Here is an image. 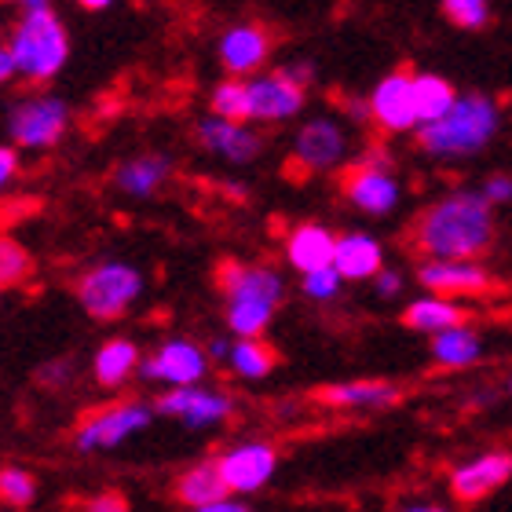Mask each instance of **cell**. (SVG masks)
Listing matches in <instances>:
<instances>
[{
  "label": "cell",
  "instance_id": "cell-19",
  "mask_svg": "<svg viewBox=\"0 0 512 512\" xmlns=\"http://www.w3.org/2000/svg\"><path fill=\"white\" fill-rule=\"evenodd\" d=\"M333 271L344 282H366L384 271V249L374 235L366 231H348L337 235V253H333Z\"/></svg>",
  "mask_w": 512,
  "mask_h": 512
},
{
  "label": "cell",
  "instance_id": "cell-37",
  "mask_svg": "<svg viewBox=\"0 0 512 512\" xmlns=\"http://www.w3.org/2000/svg\"><path fill=\"white\" fill-rule=\"evenodd\" d=\"M374 286H377V297H399V289H403V275L392 271V267H384L381 275L374 278Z\"/></svg>",
  "mask_w": 512,
  "mask_h": 512
},
{
  "label": "cell",
  "instance_id": "cell-5",
  "mask_svg": "<svg viewBox=\"0 0 512 512\" xmlns=\"http://www.w3.org/2000/svg\"><path fill=\"white\" fill-rule=\"evenodd\" d=\"M139 293H143V275L132 264H121V260L88 267L85 275L77 278V300H81L85 315L99 322L121 319L139 300Z\"/></svg>",
  "mask_w": 512,
  "mask_h": 512
},
{
  "label": "cell",
  "instance_id": "cell-39",
  "mask_svg": "<svg viewBox=\"0 0 512 512\" xmlns=\"http://www.w3.org/2000/svg\"><path fill=\"white\" fill-rule=\"evenodd\" d=\"M198 512H253L246 502H238V498H224V502H216V505H205V509Z\"/></svg>",
  "mask_w": 512,
  "mask_h": 512
},
{
  "label": "cell",
  "instance_id": "cell-9",
  "mask_svg": "<svg viewBox=\"0 0 512 512\" xmlns=\"http://www.w3.org/2000/svg\"><path fill=\"white\" fill-rule=\"evenodd\" d=\"M344 158H348V132L341 121L311 118L300 125L297 139H293V172L297 176L337 169Z\"/></svg>",
  "mask_w": 512,
  "mask_h": 512
},
{
  "label": "cell",
  "instance_id": "cell-45",
  "mask_svg": "<svg viewBox=\"0 0 512 512\" xmlns=\"http://www.w3.org/2000/svg\"><path fill=\"white\" fill-rule=\"evenodd\" d=\"M509 392H512V384H509Z\"/></svg>",
  "mask_w": 512,
  "mask_h": 512
},
{
  "label": "cell",
  "instance_id": "cell-40",
  "mask_svg": "<svg viewBox=\"0 0 512 512\" xmlns=\"http://www.w3.org/2000/svg\"><path fill=\"white\" fill-rule=\"evenodd\" d=\"M44 381H55V384H66L70 381V363H52V366H44Z\"/></svg>",
  "mask_w": 512,
  "mask_h": 512
},
{
  "label": "cell",
  "instance_id": "cell-30",
  "mask_svg": "<svg viewBox=\"0 0 512 512\" xmlns=\"http://www.w3.org/2000/svg\"><path fill=\"white\" fill-rule=\"evenodd\" d=\"M33 275V256L11 235H0V289L22 286Z\"/></svg>",
  "mask_w": 512,
  "mask_h": 512
},
{
  "label": "cell",
  "instance_id": "cell-24",
  "mask_svg": "<svg viewBox=\"0 0 512 512\" xmlns=\"http://www.w3.org/2000/svg\"><path fill=\"white\" fill-rule=\"evenodd\" d=\"M172 176V161L165 154H143V158L125 161L118 172H114V183L118 191L128 198H150L165 187V180Z\"/></svg>",
  "mask_w": 512,
  "mask_h": 512
},
{
  "label": "cell",
  "instance_id": "cell-29",
  "mask_svg": "<svg viewBox=\"0 0 512 512\" xmlns=\"http://www.w3.org/2000/svg\"><path fill=\"white\" fill-rule=\"evenodd\" d=\"M209 110L213 118L220 121H235V125H246L249 121V81H238V77H227L213 88L209 96Z\"/></svg>",
  "mask_w": 512,
  "mask_h": 512
},
{
  "label": "cell",
  "instance_id": "cell-25",
  "mask_svg": "<svg viewBox=\"0 0 512 512\" xmlns=\"http://www.w3.org/2000/svg\"><path fill=\"white\" fill-rule=\"evenodd\" d=\"M231 498L220 480V469H216V461H198L191 465L187 472H180V480H176V502L191 505L194 512L205 509V505H216Z\"/></svg>",
  "mask_w": 512,
  "mask_h": 512
},
{
  "label": "cell",
  "instance_id": "cell-33",
  "mask_svg": "<svg viewBox=\"0 0 512 512\" xmlns=\"http://www.w3.org/2000/svg\"><path fill=\"white\" fill-rule=\"evenodd\" d=\"M344 278L333 271V267H326V271H315V275H304V297L311 300H333L337 293H341Z\"/></svg>",
  "mask_w": 512,
  "mask_h": 512
},
{
  "label": "cell",
  "instance_id": "cell-6",
  "mask_svg": "<svg viewBox=\"0 0 512 512\" xmlns=\"http://www.w3.org/2000/svg\"><path fill=\"white\" fill-rule=\"evenodd\" d=\"M70 128V107L59 96H22L8 110V136L15 150H52Z\"/></svg>",
  "mask_w": 512,
  "mask_h": 512
},
{
  "label": "cell",
  "instance_id": "cell-17",
  "mask_svg": "<svg viewBox=\"0 0 512 512\" xmlns=\"http://www.w3.org/2000/svg\"><path fill=\"white\" fill-rule=\"evenodd\" d=\"M271 55V30L260 22H238L220 37V63L231 77L246 81Z\"/></svg>",
  "mask_w": 512,
  "mask_h": 512
},
{
  "label": "cell",
  "instance_id": "cell-14",
  "mask_svg": "<svg viewBox=\"0 0 512 512\" xmlns=\"http://www.w3.org/2000/svg\"><path fill=\"white\" fill-rule=\"evenodd\" d=\"M417 282L432 293V297H472V293H487L494 286L491 271L480 260H425L417 267Z\"/></svg>",
  "mask_w": 512,
  "mask_h": 512
},
{
  "label": "cell",
  "instance_id": "cell-4",
  "mask_svg": "<svg viewBox=\"0 0 512 512\" xmlns=\"http://www.w3.org/2000/svg\"><path fill=\"white\" fill-rule=\"evenodd\" d=\"M8 52L15 59V74L33 81V85L59 77V70L70 59V33H66L63 19L55 15L52 4L33 0L22 8L19 22L8 37Z\"/></svg>",
  "mask_w": 512,
  "mask_h": 512
},
{
  "label": "cell",
  "instance_id": "cell-8",
  "mask_svg": "<svg viewBox=\"0 0 512 512\" xmlns=\"http://www.w3.org/2000/svg\"><path fill=\"white\" fill-rule=\"evenodd\" d=\"M341 191L366 216H388L403 198V187L395 180L392 161H388L384 150H370V154L355 161L352 169L344 172Z\"/></svg>",
  "mask_w": 512,
  "mask_h": 512
},
{
  "label": "cell",
  "instance_id": "cell-13",
  "mask_svg": "<svg viewBox=\"0 0 512 512\" xmlns=\"http://www.w3.org/2000/svg\"><path fill=\"white\" fill-rule=\"evenodd\" d=\"M366 107H370V121L381 132H388V136L421 128L414 107V74H406V70H395V74L381 77L377 88L370 92V99H366Z\"/></svg>",
  "mask_w": 512,
  "mask_h": 512
},
{
  "label": "cell",
  "instance_id": "cell-32",
  "mask_svg": "<svg viewBox=\"0 0 512 512\" xmlns=\"http://www.w3.org/2000/svg\"><path fill=\"white\" fill-rule=\"evenodd\" d=\"M443 15L461 30H483L491 22V4L487 0H447Z\"/></svg>",
  "mask_w": 512,
  "mask_h": 512
},
{
  "label": "cell",
  "instance_id": "cell-44",
  "mask_svg": "<svg viewBox=\"0 0 512 512\" xmlns=\"http://www.w3.org/2000/svg\"><path fill=\"white\" fill-rule=\"evenodd\" d=\"M85 8L88 11H103V8H110V0H85Z\"/></svg>",
  "mask_w": 512,
  "mask_h": 512
},
{
  "label": "cell",
  "instance_id": "cell-16",
  "mask_svg": "<svg viewBox=\"0 0 512 512\" xmlns=\"http://www.w3.org/2000/svg\"><path fill=\"white\" fill-rule=\"evenodd\" d=\"M512 480V450H487L480 458L461 461L450 472V491L458 502H480L487 494L502 491Z\"/></svg>",
  "mask_w": 512,
  "mask_h": 512
},
{
  "label": "cell",
  "instance_id": "cell-15",
  "mask_svg": "<svg viewBox=\"0 0 512 512\" xmlns=\"http://www.w3.org/2000/svg\"><path fill=\"white\" fill-rule=\"evenodd\" d=\"M304 99H308V88L293 85L282 70H271V74L249 77V121H289L304 110Z\"/></svg>",
  "mask_w": 512,
  "mask_h": 512
},
{
  "label": "cell",
  "instance_id": "cell-35",
  "mask_svg": "<svg viewBox=\"0 0 512 512\" xmlns=\"http://www.w3.org/2000/svg\"><path fill=\"white\" fill-rule=\"evenodd\" d=\"M85 512H128V502H125V494L103 491V494H96V498H88Z\"/></svg>",
  "mask_w": 512,
  "mask_h": 512
},
{
  "label": "cell",
  "instance_id": "cell-7",
  "mask_svg": "<svg viewBox=\"0 0 512 512\" xmlns=\"http://www.w3.org/2000/svg\"><path fill=\"white\" fill-rule=\"evenodd\" d=\"M154 421V410L139 399H121L110 403L96 414H88L74 432L77 454H99V450H118L121 443H128L132 436L147 432Z\"/></svg>",
  "mask_w": 512,
  "mask_h": 512
},
{
  "label": "cell",
  "instance_id": "cell-3",
  "mask_svg": "<svg viewBox=\"0 0 512 512\" xmlns=\"http://www.w3.org/2000/svg\"><path fill=\"white\" fill-rule=\"evenodd\" d=\"M220 289H224V319L238 341H253L271 326L278 304L286 297L282 275L264 264H224L220 267Z\"/></svg>",
  "mask_w": 512,
  "mask_h": 512
},
{
  "label": "cell",
  "instance_id": "cell-20",
  "mask_svg": "<svg viewBox=\"0 0 512 512\" xmlns=\"http://www.w3.org/2000/svg\"><path fill=\"white\" fill-rule=\"evenodd\" d=\"M403 399V388L392 381H341L319 388V403L333 406V410H384Z\"/></svg>",
  "mask_w": 512,
  "mask_h": 512
},
{
  "label": "cell",
  "instance_id": "cell-12",
  "mask_svg": "<svg viewBox=\"0 0 512 512\" xmlns=\"http://www.w3.org/2000/svg\"><path fill=\"white\" fill-rule=\"evenodd\" d=\"M154 410L165 417H176L187 428H213L224 425L227 417L235 414V399L216 388H205V384H194V388H176V392H165L154 403Z\"/></svg>",
  "mask_w": 512,
  "mask_h": 512
},
{
  "label": "cell",
  "instance_id": "cell-42",
  "mask_svg": "<svg viewBox=\"0 0 512 512\" xmlns=\"http://www.w3.org/2000/svg\"><path fill=\"white\" fill-rule=\"evenodd\" d=\"M205 355H209V363H213V359H231V344H227V341H213L209 348H205Z\"/></svg>",
  "mask_w": 512,
  "mask_h": 512
},
{
  "label": "cell",
  "instance_id": "cell-27",
  "mask_svg": "<svg viewBox=\"0 0 512 512\" xmlns=\"http://www.w3.org/2000/svg\"><path fill=\"white\" fill-rule=\"evenodd\" d=\"M454 103H458V88L450 85L447 77L414 74V107H417V125L421 128L439 118H447Z\"/></svg>",
  "mask_w": 512,
  "mask_h": 512
},
{
  "label": "cell",
  "instance_id": "cell-38",
  "mask_svg": "<svg viewBox=\"0 0 512 512\" xmlns=\"http://www.w3.org/2000/svg\"><path fill=\"white\" fill-rule=\"evenodd\" d=\"M282 74L293 81V85H300V88H308V81H311V63H286V66H278Z\"/></svg>",
  "mask_w": 512,
  "mask_h": 512
},
{
  "label": "cell",
  "instance_id": "cell-18",
  "mask_svg": "<svg viewBox=\"0 0 512 512\" xmlns=\"http://www.w3.org/2000/svg\"><path fill=\"white\" fill-rule=\"evenodd\" d=\"M198 143H202V150L216 154L220 161H231V165H249L264 150V139L256 136L249 125H235V121L220 118H205L198 125Z\"/></svg>",
  "mask_w": 512,
  "mask_h": 512
},
{
  "label": "cell",
  "instance_id": "cell-43",
  "mask_svg": "<svg viewBox=\"0 0 512 512\" xmlns=\"http://www.w3.org/2000/svg\"><path fill=\"white\" fill-rule=\"evenodd\" d=\"M403 512H450V509H443V505H436V502H414V505H406Z\"/></svg>",
  "mask_w": 512,
  "mask_h": 512
},
{
  "label": "cell",
  "instance_id": "cell-34",
  "mask_svg": "<svg viewBox=\"0 0 512 512\" xmlns=\"http://www.w3.org/2000/svg\"><path fill=\"white\" fill-rule=\"evenodd\" d=\"M480 194L487 198V205H509L512 202V176H505V172H498V176H487L480 187Z\"/></svg>",
  "mask_w": 512,
  "mask_h": 512
},
{
  "label": "cell",
  "instance_id": "cell-11",
  "mask_svg": "<svg viewBox=\"0 0 512 512\" xmlns=\"http://www.w3.org/2000/svg\"><path fill=\"white\" fill-rule=\"evenodd\" d=\"M216 469H220V480H224L227 494H256L260 487L271 483L278 469V450L264 439H253V443H238V447L224 450L216 458Z\"/></svg>",
  "mask_w": 512,
  "mask_h": 512
},
{
  "label": "cell",
  "instance_id": "cell-23",
  "mask_svg": "<svg viewBox=\"0 0 512 512\" xmlns=\"http://www.w3.org/2000/svg\"><path fill=\"white\" fill-rule=\"evenodd\" d=\"M139 366H143V355H139L136 341L110 337L107 344H99L96 359H92V377L103 388H121V384H128V377L139 374Z\"/></svg>",
  "mask_w": 512,
  "mask_h": 512
},
{
  "label": "cell",
  "instance_id": "cell-36",
  "mask_svg": "<svg viewBox=\"0 0 512 512\" xmlns=\"http://www.w3.org/2000/svg\"><path fill=\"white\" fill-rule=\"evenodd\" d=\"M15 172H19V150L0 147V194L8 191V183L15 180Z\"/></svg>",
  "mask_w": 512,
  "mask_h": 512
},
{
  "label": "cell",
  "instance_id": "cell-1",
  "mask_svg": "<svg viewBox=\"0 0 512 512\" xmlns=\"http://www.w3.org/2000/svg\"><path fill=\"white\" fill-rule=\"evenodd\" d=\"M494 209L480 191H450L417 216L414 246L428 260H480L494 246Z\"/></svg>",
  "mask_w": 512,
  "mask_h": 512
},
{
  "label": "cell",
  "instance_id": "cell-31",
  "mask_svg": "<svg viewBox=\"0 0 512 512\" xmlns=\"http://www.w3.org/2000/svg\"><path fill=\"white\" fill-rule=\"evenodd\" d=\"M33 498H37V476L30 469H19V465H4L0 469V502L26 509Z\"/></svg>",
  "mask_w": 512,
  "mask_h": 512
},
{
  "label": "cell",
  "instance_id": "cell-21",
  "mask_svg": "<svg viewBox=\"0 0 512 512\" xmlns=\"http://www.w3.org/2000/svg\"><path fill=\"white\" fill-rule=\"evenodd\" d=\"M333 253H337V235L322 224H300L286 238V260L300 275H315V271L333 267Z\"/></svg>",
  "mask_w": 512,
  "mask_h": 512
},
{
  "label": "cell",
  "instance_id": "cell-10",
  "mask_svg": "<svg viewBox=\"0 0 512 512\" xmlns=\"http://www.w3.org/2000/svg\"><path fill=\"white\" fill-rule=\"evenodd\" d=\"M139 374L154 384H165L172 392H176V388H194V384H202L205 374H209V355L194 341L172 337V341L161 344L158 352L143 359Z\"/></svg>",
  "mask_w": 512,
  "mask_h": 512
},
{
  "label": "cell",
  "instance_id": "cell-28",
  "mask_svg": "<svg viewBox=\"0 0 512 512\" xmlns=\"http://www.w3.org/2000/svg\"><path fill=\"white\" fill-rule=\"evenodd\" d=\"M227 363H231V370H235L242 381H260V377H267L275 370L278 352L264 337H253V341L231 344V359H227Z\"/></svg>",
  "mask_w": 512,
  "mask_h": 512
},
{
  "label": "cell",
  "instance_id": "cell-22",
  "mask_svg": "<svg viewBox=\"0 0 512 512\" xmlns=\"http://www.w3.org/2000/svg\"><path fill=\"white\" fill-rule=\"evenodd\" d=\"M465 319H469V311L461 308V304H454V300L447 297H417L414 304H406L403 311V326L414 333H432V337H439V333L447 330H458V326H465Z\"/></svg>",
  "mask_w": 512,
  "mask_h": 512
},
{
  "label": "cell",
  "instance_id": "cell-26",
  "mask_svg": "<svg viewBox=\"0 0 512 512\" xmlns=\"http://www.w3.org/2000/svg\"><path fill=\"white\" fill-rule=\"evenodd\" d=\"M480 355H483V341L469 322L458 326V330H447V333H439V337H432V359H436V366H443V370H469L472 363H480Z\"/></svg>",
  "mask_w": 512,
  "mask_h": 512
},
{
  "label": "cell",
  "instance_id": "cell-2",
  "mask_svg": "<svg viewBox=\"0 0 512 512\" xmlns=\"http://www.w3.org/2000/svg\"><path fill=\"white\" fill-rule=\"evenodd\" d=\"M498 128H502V107L483 92H469L458 96L447 118L417 128V143L439 161H461L491 147Z\"/></svg>",
  "mask_w": 512,
  "mask_h": 512
},
{
  "label": "cell",
  "instance_id": "cell-41",
  "mask_svg": "<svg viewBox=\"0 0 512 512\" xmlns=\"http://www.w3.org/2000/svg\"><path fill=\"white\" fill-rule=\"evenodd\" d=\"M11 77H15V59H11L8 44H0V85L11 81Z\"/></svg>",
  "mask_w": 512,
  "mask_h": 512
}]
</instances>
